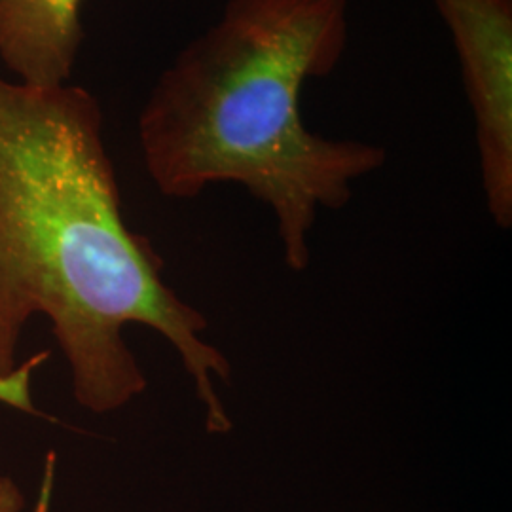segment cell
<instances>
[{
  "label": "cell",
  "instance_id": "obj_1",
  "mask_svg": "<svg viewBox=\"0 0 512 512\" xmlns=\"http://www.w3.org/2000/svg\"><path fill=\"white\" fill-rule=\"evenodd\" d=\"M37 317L50 323L84 410L112 414L145 393L124 334L143 325L177 351L205 431L234 429L219 395L232 365L205 338L207 317L165 283L162 256L129 228L97 97L0 71V378L16 374Z\"/></svg>",
  "mask_w": 512,
  "mask_h": 512
},
{
  "label": "cell",
  "instance_id": "obj_2",
  "mask_svg": "<svg viewBox=\"0 0 512 512\" xmlns=\"http://www.w3.org/2000/svg\"><path fill=\"white\" fill-rule=\"evenodd\" d=\"M348 0H228L158 76L137 120L150 181L171 200L239 184L274 215L285 264L304 272L321 209H342L387 150L313 133L304 86L348 48Z\"/></svg>",
  "mask_w": 512,
  "mask_h": 512
},
{
  "label": "cell",
  "instance_id": "obj_3",
  "mask_svg": "<svg viewBox=\"0 0 512 512\" xmlns=\"http://www.w3.org/2000/svg\"><path fill=\"white\" fill-rule=\"evenodd\" d=\"M475 118L482 188L495 224L512 226V0H435Z\"/></svg>",
  "mask_w": 512,
  "mask_h": 512
},
{
  "label": "cell",
  "instance_id": "obj_4",
  "mask_svg": "<svg viewBox=\"0 0 512 512\" xmlns=\"http://www.w3.org/2000/svg\"><path fill=\"white\" fill-rule=\"evenodd\" d=\"M84 0H0V67L21 82H71L84 42Z\"/></svg>",
  "mask_w": 512,
  "mask_h": 512
},
{
  "label": "cell",
  "instance_id": "obj_5",
  "mask_svg": "<svg viewBox=\"0 0 512 512\" xmlns=\"http://www.w3.org/2000/svg\"><path fill=\"white\" fill-rule=\"evenodd\" d=\"M25 495L10 476H0V512H21Z\"/></svg>",
  "mask_w": 512,
  "mask_h": 512
}]
</instances>
